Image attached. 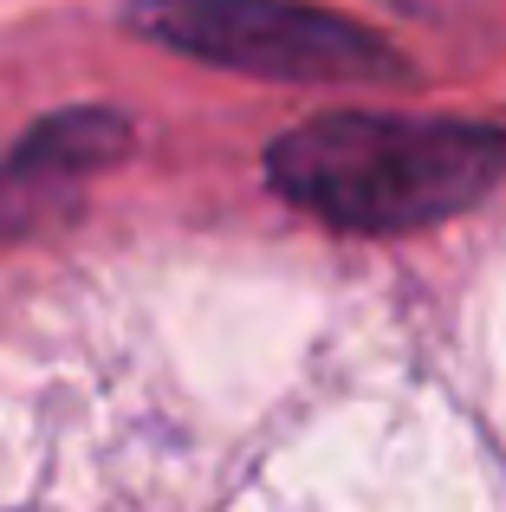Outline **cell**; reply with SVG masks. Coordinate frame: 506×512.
<instances>
[{
    "instance_id": "1",
    "label": "cell",
    "mask_w": 506,
    "mask_h": 512,
    "mask_svg": "<svg viewBox=\"0 0 506 512\" xmlns=\"http://www.w3.org/2000/svg\"><path fill=\"white\" fill-rule=\"evenodd\" d=\"M506 175V130L461 117L331 111L266 143V182L344 234H416Z\"/></svg>"
},
{
    "instance_id": "2",
    "label": "cell",
    "mask_w": 506,
    "mask_h": 512,
    "mask_svg": "<svg viewBox=\"0 0 506 512\" xmlns=\"http://www.w3.org/2000/svg\"><path fill=\"white\" fill-rule=\"evenodd\" d=\"M124 26L182 59L273 85H409L390 39L312 0H130Z\"/></svg>"
},
{
    "instance_id": "3",
    "label": "cell",
    "mask_w": 506,
    "mask_h": 512,
    "mask_svg": "<svg viewBox=\"0 0 506 512\" xmlns=\"http://www.w3.org/2000/svg\"><path fill=\"white\" fill-rule=\"evenodd\" d=\"M130 137H137V130H130L117 111H104V104H78V111H59V117H46V124L26 130L7 169H13V175H26V182H52V175H85V169L117 163V156L130 150Z\"/></svg>"
},
{
    "instance_id": "4",
    "label": "cell",
    "mask_w": 506,
    "mask_h": 512,
    "mask_svg": "<svg viewBox=\"0 0 506 512\" xmlns=\"http://www.w3.org/2000/svg\"><path fill=\"white\" fill-rule=\"evenodd\" d=\"M39 208H46V188H39V182H26V175H13V169H0V234L26 227Z\"/></svg>"
}]
</instances>
